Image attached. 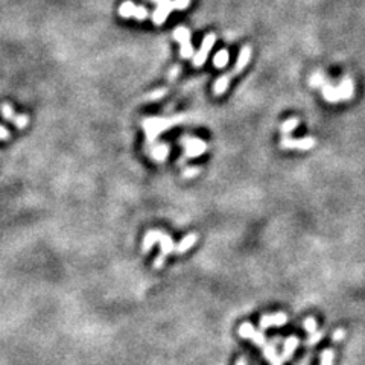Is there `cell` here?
<instances>
[{
	"instance_id": "cell-26",
	"label": "cell",
	"mask_w": 365,
	"mask_h": 365,
	"mask_svg": "<svg viewBox=\"0 0 365 365\" xmlns=\"http://www.w3.org/2000/svg\"><path fill=\"white\" fill-rule=\"evenodd\" d=\"M321 338H322V333H321V332H314V333L311 335V338L307 340V345H315Z\"/></svg>"
},
{
	"instance_id": "cell-5",
	"label": "cell",
	"mask_w": 365,
	"mask_h": 365,
	"mask_svg": "<svg viewBox=\"0 0 365 365\" xmlns=\"http://www.w3.org/2000/svg\"><path fill=\"white\" fill-rule=\"evenodd\" d=\"M317 145V140L314 137H303V138H291L283 136L280 140V148L282 149H297V151H309Z\"/></svg>"
},
{
	"instance_id": "cell-1",
	"label": "cell",
	"mask_w": 365,
	"mask_h": 365,
	"mask_svg": "<svg viewBox=\"0 0 365 365\" xmlns=\"http://www.w3.org/2000/svg\"><path fill=\"white\" fill-rule=\"evenodd\" d=\"M178 120H180V117H175V119H166V117H148V119H143L142 126H143V130L146 133V140H148L149 146L156 145L157 137L164 130L171 128L172 125H175Z\"/></svg>"
},
{
	"instance_id": "cell-10",
	"label": "cell",
	"mask_w": 365,
	"mask_h": 365,
	"mask_svg": "<svg viewBox=\"0 0 365 365\" xmlns=\"http://www.w3.org/2000/svg\"><path fill=\"white\" fill-rule=\"evenodd\" d=\"M286 322H288V315L283 312H278V314H271V315H263L260 319V327L266 329L271 326H283Z\"/></svg>"
},
{
	"instance_id": "cell-13",
	"label": "cell",
	"mask_w": 365,
	"mask_h": 365,
	"mask_svg": "<svg viewBox=\"0 0 365 365\" xmlns=\"http://www.w3.org/2000/svg\"><path fill=\"white\" fill-rule=\"evenodd\" d=\"M338 90H340V93H341V99H342V102H344V101H348V99H352L353 94H355V84H353L352 78L345 76V78L340 82Z\"/></svg>"
},
{
	"instance_id": "cell-11",
	"label": "cell",
	"mask_w": 365,
	"mask_h": 365,
	"mask_svg": "<svg viewBox=\"0 0 365 365\" xmlns=\"http://www.w3.org/2000/svg\"><path fill=\"white\" fill-rule=\"evenodd\" d=\"M198 237H200V236L196 234V233H189V234H186V236L180 241V244L175 245L174 251L177 252V254H184L186 251H189L196 242H198Z\"/></svg>"
},
{
	"instance_id": "cell-31",
	"label": "cell",
	"mask_w": 365,
	"mask_h": 365,
	"mask_svg": "<svg viewBox=\"0 0 365 365\" xmlns=\"http://www.w3.org/2000/svg\"><path fill=\"white\" fill-rule=\"evenodd\" d=\"M178 70H180V68H178V67H175V68H174V70H172V72H171V73H169V79H174V78H175V76H177V73H178Z\"/></svg>"
},
{
	"instance_id": "cell-22",
	"label": "cell",
	"mask_w": 365,
	"mask_h": 365,
	"mask_svg": "<svg viewBox=\"0 0 365 365\" xmlns=\"http://www.w3.org/2000/svg\"><path fill=\"white\" fill-rule=\"evenodd\" d=\"M324 84H326V79H324V76H322V73H314V76L311 78V86L314 89L322 87Z\"/></svg>"
},
{
	"instance_id": "cell-28",
	"label": "cell",
	"mask_w": 365,
	"mask_h": 365,
	"mask_svg": "<svg viewBox=\"0 0 365 365\" xmlns=\"http://www.w3.org/2000/svg\"><path fill=\"white\" fill-rule=\"evenodd\" d=\"M174 2H175V9H180V11L189 8L190 5V0H174Z\"/></svg>"
},
{
	"instance_id": "cell-21",
	"label": "cell",
	"mask_w": 365,
	"mask_h": 365,
	"mask_svg": "<svg viewBox=\"0 0 365 365\" xmlns=\"http://www.w3.org/2000/svg\"><path fill=\"white\" fill-rule=\"evenodd\" d=\"M12 123L16 125L19 130H24L26 126H27V123H29V117H27L26 114H16Z\"/></svg>"
},
{
	"instance_id": "cell-16",
	"label": "cell",
	"mask_w": 365,
	"mask_h": 365,
	"mask_svg": "<svg viewBox=\"0 0 365 365\" xmlns=\"http://www.w3.org/2000/svg\"><path fill=\"white\" fill-rule=\"evenodd\" d=\"M160 234H161V231H160V230H151V231H148V233H146V236L143 237L142 251H143V252H148L154 244H157V242H159V239H160Z\"/></svg>"
},
{
	"instance_id": "cell-4",
	"label": "cell",
	"mask_w": 365,
	"mask_h": 365,
	"mask_svg": "<svg viewBox=\"0 0 365 365\" xmlns=\"http://www.w3.org/2000/svg\"><path fill=\"white\" fill-rule=\"evenodd\" d=\"M181 145L184 146V157L186 159L200 157L207 151V143L203 142L201 138H196V137H182Z\"/></svg>"
},
{
	"instance_id": "cell-6",
	"label": "cell",
	"mask_w": 365,
	"mask_h": 365,
	"mask_svg": "<svg viewBox=\"0 0 365 365\" xmlns=\"http://www.w3.org/2000/svg\"><path fill=\"white\" fill-rule=\"evenodd\" d=\"M215 41H216V35H215V34H207V35L204 37L200 50L196 52V53L193 55V58H192V60H193V61H192V66H193V67H201V66H204V63L207 61V57H208L210 50H212V47H213V45H215Z\"/></svg>"
},
{
	"instance_id": "cell-7",
	"label": "cell",
	"mask_w": 365,
	"mask_h": 365,
	"mask_svg": "<svg viewBox=\"0 0 365 365\" xmlns=\"http://www.w3.org/2000/svg\"><path fill=\"white\" fill-rule=\"evenodd\" d=\"M159 244H160V256H159L156 260H154V268H156V270L163 268L164 259H166L167 254H169L171 251H174V248H175V244H174V241H172V237H171L169 234L163 233V231H161V234H160Z\"/></svg>"
},
{
	"instance_id": "cell-12",
	"label": "cell",
	"mask_w": 365,
	"mask_h": 365,
	"mask_svg": "<svg viewBox=\"0 0 365 365\" xmlns=\"http://www.w3.org/2000/svg\"><path fill=\"white\" fill-rule=\"evenodd\" d=\"M239 333H241V336H244V338H251L252 342H256V344H259V345H262V344L265 342L263 335H262L260 332H257L256 329H252V326L248 324V322H245V324L241 326Z\"/></svg>"
},
{
	"instance_id": "cell-30",
	"label": "cell",
	"mask_w": 365,
	"mask_h": 365,
	"mask_svg": "<svg viewBox=\"0 0 365 365\" xmlns=\"http://www.w3.org/2000/svg\"><path fill=\"white\" fill-rule=\"evenodd\" d=\"M9 131L5 128V126H2V125H0V140H8L9 138Z\"/></svg>"
},
{
	"instance_id": "cell-15",
	"label": "cell",
	"mask_w": 365,
	"mask_h": 365,
	"mask_svg": "<svg viewBox=\"0 0 365 365\" xmlns=\"http://www.w3.org/2000/svg\"><path fill=\"white\" fill-rule=\"evenodd\" d=\"M231 73L228 72V73H226V75H222V76H219L216 81H215V84H213V93L216 94V96H221V94H224L227 91V89H228V86H230V81H231Z\"/></svg>"
},
{
	"instance_id": "cell-25",
	"label": "cell",
	"mask_w": 365,
	"mask_h": 365,
	"mask_svg": "<svg viewBox=\"0 0 365 365\" xmlns=\"http://www.w3.org/2000/svg\"><path fill=\"white\" fill-rule=\"evenodd\" d=\"M198 174H200V167H187V169L182 171V178L190 180V178H195Z\"/></svg>"
},
{
	"instance_id": "cell-24",
	"label": "cell",
	"mask_w": 365,
	"mask_h": 365,
	"mask_svg": "<svg viewBox=\"0 0 365 365\" xmlns=\"http://www.w3.org/2000/svg\"><path fill=\"white\" fill-rule=\"evenodd\" d=\"M333 364V352L332 350H324L321 355V365H332Z\"/></svg>"
},
{
	"instance_id": "cell-14",
	"label": "cell",
	"mask_w": 365,
	"mask_h": 365,
	"mask_svg": "<svg viewBox=\"0 0 365 365\" xmlns=\"http://www.w3.org/2000/svg\"><path fill=\"white\" fill-rule=\"evenodd\" d=\"M169 152H171V149H169V146H167L166 143L152 145V146L149 148L151 157H152L154 160H156V161H159V163H163V161L167 159V156H169Z\"/></svg>"
},
{
	"instance_id": "cell-19",
	"label": "cell",
	"mask_w": 365,
	"mask_h": 365,
	"mask_svg": "<svg viewBox=\"0 0 365 365\" xmlns=\"http://www.w3.org/2000/svg\"><path fill=\"white\" fill-rule=\"evenodd\" d=\"M0 113H2V116L9 122H12L14 117H16V111H14V108L9 104H3L2 107H0Z\"/></svg>"
},
{
	"instance_id": "cell-8",
	"label": "cell",
	"mask_w": 365,
	"mask_h": 365,
	"mask_svg": "<svg viewBox=\"0 0 365 365\" xmlns=\"http://www.w3.org/2000/svg\"><path fill=\"white\" fill-rule=\"evenodd\" d=\"M174 9H175V2H174V0H160V2L157 3L156 11L152 12V22H154V24L161 26L166 22V19L169 17L171 11H174Z\"/></svg>"
},
{
	"instance_id": "cell-17",
	"label": "cell",
	"mask_w": 365,
	"mask_h": 365,
	"mask_svg": "<svg viewBox=\"0 0 365 365\" xmlns=\"http://www.w3.org/2000/svg\"><path fill=\"white\" fill-rule=\"evenodd\" d=\"M230 61V55H228V50L226 49H221L215 57H213V66L216 68H224Z\"/></svg>"
},
{
	"instance_id": "cell-3",
	"label": "cell",
	"mask_w": 365,
	"mask_h": 365,
	"mask_svg": "<svg viewBox=\"0 0 365 365\" xmlns=\"http://www.w3.org/2000/svg\"><path fill=\"white\" fill-rule=\"evenodd\" d=\"M119 16L123 19H136L138 22H143L149 17V11L145 6L134 5L133 2H123L119 6Z\"/></svg>"
},
{
	"instance_id": "cell-29",
	"label": "cell",
	"mask_w": 365,
	"mask_h": 365,
	"mask_svg": "<svg viewBox=\"0 0 365 365\" xmlns=\"http://www.w3.org/2000/svg\"><path fill=\"white\" fill-rule=\"evenodd\" d=\"M344 335H345V333H344V330H342V329H338V330H336V332L333 333L332 338H333V341H335V342H338L340 340H342V338H344Z\"/></svg>"
},
{
	"instance_id": "cell-9",
	"label": "cell",
	"mask_w": 365,
	"mask_h": 365,
	"mask_svg": "<svg viewBox=\"0 0 365 365\" xmlns=\"http://www.w3.org/2000/svg\"><path fill=\"white\" fill-rule=\"evenodd\" d=\"M251 60V46H248V45H245V46H242V49H241V52H239V57H237V61H236V64H234V67H233V70H231V76H236V75H239L242 70L248 66V61Z\"/></svg>"
},
{
	"instance_id": "cell-20",
	"label": "cell",
	"mask_w": 365,
	"mask_h": 365,
	"mask_svg": "<svg viewBox=\"0 0 365 365\" xmlns=\"http://www.w3.org/2000/svg\"><path fill=\"white\" fill-rule=\"evenodd\" d=\"M298 345V338H296V336H292V338H289L286 342H285V356H291V353L294 352V350L297 348Z\"/></svg>"
},
{
	"instance_id": "cell-18",
	"label": "cell",
	"mask_w": 365,
	"mask_h": 365,
	"mask_svg": "<svg viewBox=\"0 0 365 365\" xmlns=\"http://www.w3.org/2000/svg\"><path fill=\"white\" fill-rule=\"evenodd\" d=\"M298 123H300L298 117H291V119H288V120H285L282 123V126H280V131H282L283 136H288L291 131H294V130L297 128Z\"/></svg>"
},
{
	"instance_id": "cell-23",
	"label": "cell",
	"mask_w": 365,
	"mask_h": 365,
	"mask_svg": "<svg viewBox=\"0 0 365 365\" xmlns=\"http://www.w3.org/2000/svg\"><path fill=\"white\" fill-rule=\"evenodd\" d=\"M303 326H304V329H306L309 333H314V332H317V326H318V324H317V319H315V318L309 317V318L304 319Z\"/></svg>"
},
{
	"instance_id": "cell-32",
	"label": "cell",
	"mask_w": 365,
	"mask_h": 365,
	"mask_svg": "<svg viewBox=\"0 0 365 365\" xmlns=\"http://www.w3.org/2000/svg\"><path fill=\"white\" fill-rule=\"evenodd\" d=\"M151 2H154V3H156V5H157V3L160 2V0H151Z\"/></svg>"
},
{
	"instance_id": "cell-27",
	"label": "cell",
	"mask_w": 365,
	"mask_h": 365,
	"mask_svg": "<svg viewBox=\"0 0 365 365\" xmlns=\"http://www.w3.org/2000/svg\"><path fill=\"white\" fill-rule=\"evenodd\" d=\"M164 94H166V89H161V90H157V91H154L152 94H149L148 99L149 101H157V99H161Z\"/></svg>"
},
{
	"instance_id": "cell-2",
	"label": "cell",
	"mask_w": 365,
	"mask_h": 365,
	"mask_svg": "<svg viewBox=\"0 0 365 365\" xmlns=\"http://www.w3.org/2000/svg\"><path fill=\"white\" fill-rule=\"evenodd\" d=\"M174 38L180 43V55L182 58H193L195 49L190 43V31L184 26H178L174 31Z\"/></svg>"
}]
</instances>
